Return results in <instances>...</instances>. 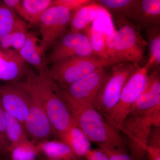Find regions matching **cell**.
<instances>
[{"instance_id": "obj_16", "label": "cell", "mask_w": 160, "mask_h": 160, "mask_svg": "<svg viewBox=\"0 0 160 160\" xmlns=\"http://www.w3.org/2000/svg\"><path fill=\"white\" fill-rule=\"evenodd\" d=\"M52 6L53 0H21L15 12L25 22L36 24L44 12Z\"/></svg>"}, {"instance_id": "obj_19", "label": "cell", "mask_w": 160, "mask_h": 160, "mask_svg": "<svg viewBox=\"0 0 160 160\" xmlns=\"http://www.w3.org/2000/svg\"><path fill=\"white\" fill-rule=\"evenodd\" d=\"M26 22L2 2H0V39L4 36L15 31H27Z\"/></svg>"}, {"instance_id": "obj_9", "label": "cell", "mask_w": 160, "mask_h": 160, "mask_svg": "<svg viewBox=\"0 0 160 160\" xmlns=\"http://www.w3.org/2000/svg\"><path fill=\"white\" fill-rule=\"evenodd\" d=\"M108 73L105 68H100L69 86L58 87L67 107L93 106L95 99Z\"/></svg>"}, {"instance_id": "obj_36", "label": "cell", "mask_w": 160, "mask_h": 160, "mask_svg": "<svg viewBox=\"0 0 160 160\" xmlns=\"http://www.w3.org/2000/svg\"><path fill=\"white\" fill-rule=\"evenodd\" d=\"M9 160V159H6V160Z\"/></svg>"}, {"instance_id": "obj_4", "label": "cell", "mask_w": 160, "mask_h": 160, "mask_svg": "<svg viewBox=\"0 0 160 160\" xmlns=\"http://www.w3.org/2000/svg\"><path fill=\"white\" fill-rule=\"evenodd\" d=\"M160 126V106L137 114L127 116L119 131L125 133L133 160H143L152 128Z\"/></svg>"}, {"instance_id": "obj_5", "label": "cell", "mask_w": 160, "mask_h": 160, "mask_svg": "<svg viewBox=\"0 0 160 160\" xmlns=\"http://www.w3.org/2000/svg\"><path fill=\"white\" fill-rule=\"evenodd\" d=\"M36 75L37 73L28 68L26 81L30 90L31 104L24 127L32 142L38 144L48 141L54 132L38 90Z\"/></svg>"}, {"instance_id": "obj_6", "label": "cell", "mask_w": 160, "mask_h": 160, "mask_svg": "<svg viewBox=\"0 0 160 160\" xmlns=\"http://www.w3.org/2000/svg\"><path fill=\"white\" fill-rule=\"evenodd\" d=\"M106 60L96 56L76 57L51 65L47 73L59 88L82 79L97 69L108 67Z\"/></svg>"}, {"instance_id": "obj_13", "label": "cell", "mask_w": 160, "mask_h": 160, "mask_svg": "<svg viewBox=\"0 0 160 160\" xmlns=\"http://www.w3.org/2000/svg\"><path fill=\"white\" fill-rule=\"evenodd\" d=\"M28 67L26 62L14 49H0V80L20 82L26 76Z\"/></svg>"}, {"instance_id": "obj_7", "label": "cell", "mask_w": 160, "mask_h": 160, "mask_svg": "<svg viewBox=\"0 0 160 160\" xmlns=\"http://www.w3.org/2000/svg\"><path fill=\"white\" fill-rule=\"evenodd\" d=\"M138 64H122L112 67L100 88L93 103L96 110L105 118L116 106L125 84Z\"/></svg>"}, {"instance_id": "obj_17", "label": "cell", "mask_w": 160, "mask_h": 160, "mask_svg": "<svg viewBox=\"0 0 160 160\" xmlns=\"http://www.w3.org/2000/svg\"><path fill=\"white\" fill-rule=\"evenodd\" d=\"M59 138L69 146L79 158L85 157L92 149L91 142L75 124Z\"/></svg>"}, {"instance_id": "obj_28", "label": "cell", "mask_w": 160, "mask_h": 160, "mask_svg": "<svg viewBox=\"0 0 160 160\" xmlns=\"http://www.w3.org/2000/svg\"><path fill=\"white\" fill-rule=\"evenodd\" d=\"M99 148L107 156L109 160H132L126 153L124 148L98 145Z\"/></svg>"}, {"instance_id": "obj_27", "label": "cell", "mask_w": 160, "mask_h": 160, "mask_svg": "<svg viewBox=\"0 0 160 160\" xmlns=\"http://www.w3.org/2000/svg\"><path fill=\"white\" fill-rule=\"evenodd\" d=\"M6 114L0 101V153L5 156H8L9 146L6 134Z\"/></svg>"}, {"instance_id": "obj_20", "label": "cell", "mask_w": 160, "mask_h": 160, "mask_svg": "<svg viewBox=\"0 0 160 160\" xmlns=\"http://www.w3.org/2000/svg\"><path fill=\"white\" fill-rule=\"evenodd\" d=\"M47 158L56 160H79L69 146L62 141H45L36 146Z\"/></svg>"}, {"instance_id": "obj_37", "label": "cell", "mask_w": 160, "mask_h": 160, "mask_svg": "<svg viewBox=\"0 0 160 160\" xmlns=\"http://www.w3.org/2000/svg\"><path fill=\"white\" fill-rule=\"evenodd\" d=\"M0 160H1V159H0Z\"/></svg>"}, {"instance_id": "obj_18", "label": "cell", "mask_w": 160, "mask_h": 160, "mask_svg": "<svg viewBox=\"0 0 160 160\" xmlns=\"http://www.w3.org/2000/svg\"><path fill=\"white\" fill-rule=\"evenodd\" d=\"M92 2L80 7L72 14L69 24L72 32H82L83 30L86 31L96 19L101 7Z\"/></svg>"}, {"instance_id": "obj_10", "label": "cell", "mask_w": 160, "mask_h": 160, "mask_svg": "<svg viewBox=\"0 0 160 160\" xmlns=\"http://www.w3.org/2000/svg\"><path fill=\"white\" fill-rule=\"evenodd\" d=\"M0 101L5 112L16 119L24 127L31 104L27 81L9 82L0 85Z\"/></svg>"}, {"instance_id": "obj_34", "label": "cell", "mask_w": 160, "mask_h": 160, "mask_svg": "<svg viewBox=\"0 0 160 160\" xmlns=\"http://www.w3.org/2000/svg\"><path fill=\"white\" fill-rule=\"evenodd\" d=\"M21 0H4L2 2L6 6L15 12L18 9Z\"/></svg>"}, {"instance_id": "obj_15", "label": "cell", "mask_w": 160, "mask_h": 160, "mask_svg": "<svg viewBox=\"0 0 160 160\" xmlns=\"http://www.w3.org/2000/svg\"><path fill=\"white\" fill-rule=\"evenodd\" d=\"M18 52L26 63L35 68L38 73L47 71L48 67L45 57L46 52L43 48L42 40L33 33H28L25 45Z\"/></svg>"}, {"instance_id": "obj_31", "label": "cell", "mask_w": 160, "mask_h": 160, "mask_svg": "<svg viewBox=\"0 0 160 160\" xmlns=\"http://www.w3.org/2000/svg\"><path fill=\"white\" fill-rule=\"evenodd\" d=\"M85 158L86 160H109L106 153L99 148L91 149Z\"/></svg>"}, {"instance_id": "obj_32", "label": "cell", "mask_w": 160, "mask_h": 160, "mask_svg": "<svg viewBox=\"0 0 160 160\" xmlns=\"http://www.w3.org/2000/svg\"><path fill=\"white\" fill-rule=\"evenodd\" d=\"M13 32L4 36L0 39V49L8 50L11 49L13 43Z\"/></svg>"}, {"instance_id": "obj_29", "label": "cell", "mask_w": 160, "mask_h": 160, "mask_svg": "<svg viewBox=\"0 0 160 160\" xmlns=\"http://www.w3.org/2000/svg\"><path fill=\"white\" fill-rule=\"evenodd\" d=\"M92 2L89 0H53V5L66 7L72 12Z\"/></svg>"}, {"instance_id": "obj_12", "label": "cell", "mask_w": 160, "mask_h": 160, "mask_svg": "<svg viewBox=\"0 0 160 160\" xmlns=\"http://www.w3.org/2000/svg\"><path fill=\"white\" fill-rule=\"evenodd\" d=\"M53 46L46 59L47 66L55 65L72 58L94 55L87 36L82 32H70L64 35Z\"/></svg>"}, {"instance_id": "obj_24", "label": "cell", "mask_w": 160, "mask_h": 160, "mask_svg": "<svg viewBox=\"0 0 160 160\" xmlns=\"http://www.w3.org/2000/svg\"><path fill=\"white\" fill-rule=\"evenodd\" d=\"M94 55L106 61V41L107 36L102 28L93 24L86 30Z\"/></svg>"}, {"instance_id": "obj_8", "label": "cell", "mask_w": 160, "mask_h": 160, "mask_svg": "<svg viewBox=\"0 0 160 160\" xmlns=\"http://www.w3.org/2000/svg\"><path fill=\"white\" fill-rule=\"evenodd\" d=\"M148 79V70L144 66H138L125 84L118 104L104 118L107 122L119 131L132 106L144 91Z\"/></svg>"}, {"instance_id": "obj_33", "label": "cell", "mask_w": 160, "mask_h": 160, "mask_svg": "<svg viewBox=\"0 0 160 160\" xmlns=\"http://www.w3.org/2000/svg\"><path fill=\"white\" fill-rule=\"evenodd\" d=\"M146 152L149 160H160V147L147 146Z\"/></svg>"}, {"instance_id": "obj_2", "label": "cell", "mask_w": 160, "mask_h": 160, "mask_svg": "<svg viewBox=\"0 0 160 160\" xmlns=\"http://www.w3.org/2000/svg\"><path fill=\"white\" fill-rule=\"evenodd\" d=\"M68 108L75 124L90 142L98 146L124 148L126 142L119 131L107 122L93 106Z\"/></svg>"}, {"instance_id": "obj_21", "label": "cell", "mask_w": 160, "mask_h": 160, "mask_svg": "<svg viewBox=\"0 0 160 160\" xmlns=\"http://www.w3.org/2000/svg\"><path fill=\"white\" fill-rule=\"evenodd\" d=\"M5 114L7 122L6 134L9 146V152L12 149L19 146L34 145L29 140L22 125L6 112Z\"/></svg>"}, {"instance_id": "obj_1", "label": "cell", "mask_w": 160, "mask_h": 160, "mask_svg": "<svg viewBox=\"0 0 160 160\" xmlns=\"http://www.w3.org/2000/svg\"><path fill=\"white\" fill-rule=\"evenodd\" d=\"M118 21V28L107 36L106 61L108 66L138 64L142 61L148 43L136 26L125 19Z\"/></svg>"}, {"instance_id": "obj_23", "label": "cell", "mask_w": 160, "mask_h": 160, "mask_svg": "<svg viewBox=\"0 0 160 160\" xmlns=\"http://www.w3.org/2000/svg\"><path fill=\"white\" fill-rule=\"evenodd\" d=\"M140 1L137 0H98L94 2L123 17L134 19Z\"/></svg>"}, {"instance_id": "obj_30", "label": "cell", "mask_w": 160, "mask_h": 160, "mask_svg": "<svg viewBox=\"0 0 160 160\" xmlns=\"http://www.w3.org/2000/svg\"><path fill=\"white\" fill-rule=\"evenodd\" d=\"M28 32L27 31L20 30L13 32L12 48L14 50L18 51L22 48L26 43Z\"/></svg>"}, {"instance_id": "obj_3", "label": "cell", "mask_w": 160, "mask_h": 160, "mask_svg": "<svg viewBox=\"0 0 160 160\" xmlns=\"http://www.w3.org/2000/svg\"><path fill=\"white\" fill-rule=\"evenodd\" d=\"M36 83L54 134L59 138L75 124L74 121L58 85L47 71L37 73Z\"/></svg>"}, {"instance_id": "obj_25", "label": "cell", "mask_w": 160, "mask_h": 160, "mask_svg": "<svg viewBox=\"0 0 160 160\" xmlns=\"http://www.w3.org/2000/svg\"><path fill=\"white\" fill-rule=\"evenodd\" d=\"M149 58L144 66L149 71L151 68L159 69L160 64V33L158 27L152 28L148 33Z\"/></svg>"}, {"instance_id": "obj_35", "label": "cell", "mask_w": 160, "mask_h": 160, "mask_svg": "<svg viewBox=\"0 0 160 160\" xmlns=\"http://www.w3.org/2000/svg\"><path fill=\"white\" fill-rule=\"evenodd\" d=\"M52 160V159H50L49 158H46V160Z\"/></svg>"}, {"instance_id": "obj_22", "label": "cell", "mask_w": 160, "mask_h": 160, "mask_svg": "<svg viewBox=\"0 0 160 160\" xmlns=\"http://www.w3.org/2000/svg\"><path fill=\"white\" fill-rule=\"evenodd\" d=\"M160 18V0L139 1L134 19L144 24H155L159 22Z\"/></svg>"}, {"instance_id": "obj_26", "label": "cell", "mask_w": 160, "mask_h": 160, "mask_svg": "<svg viewBox=\"0 0 160 160\" xmlns=\"http://www.w3.org/2000/svg\"><path fill=\"white\" fill-rule=\"evenodd\" d=\"M38 151L36 146H21L12 149L8 156L9 160H35Z\"/></svg>"}, {"instance_id": "obj_11", "label": "cell", "mask_w": 160, "mask_h": 160, "mask_svg": "<svg viewBox=\"0 0 160 160\" xmlns=\"http://www.w3.org/2000/svg\"><path fill=\"white\" fill-rule=\"evenodd\" d=\"M72 14V12L66 7L53 5L41 16L38 24L45 51L65 35Z\"/></svg>"}, {"instance_id": "obj_14", "label": "cell", "mask_w": 160, "mask_h": 160, "mask_svg": "<svg viewBox=\"0 0 160 160\" xmlns=\"http://www.w3.org/2000/svg\"><path fill=\"white\" fill-rule=\"evenodd\" d=\"M158 106H160V77L159 72L157 70L148 74L146 87L132 106L128 115L137 114Z\"/></svg>"}]
</instances>
